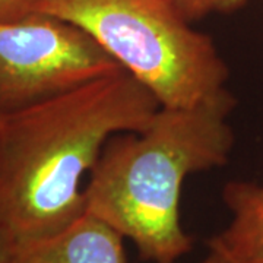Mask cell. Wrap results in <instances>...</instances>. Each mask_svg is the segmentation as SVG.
Returning <instances> with one entry per match:
<instances>
[{
    "label": "cell",
    "instance_id": "1",
    "mask_svg": "<svg viewBox=\"0 0 263 263\" xmlns=\"http://www.w3.org/2000/svg\"><path fill=\"white\" fill-rule=\"evenodd\" d=\"M161 108L127 70L0 114V228L16 250L86 212L84 183L107 141L141 132Z\"/></svg>",
    "mask_w": 263,
    "mask_h": 263
},
{
    "label": "cell",
    "instance_id": "2",
    "mask_svg": "<svg viewBox=\"0 0 263 263\" xmlns=\"http://www.w3.org/2000/svg\"><path fill=\"white\" fill-rule=\"evenodd\" d=\"M235 105L226 86L190 107H161L143 130L111 136L84 186L86 212L130 238L145 262L176 263L190 253L181 187L190 174L228 162Z\"/></svg>",
    "mask_w": 263,
    "mask_h": 263
},
{
    "label": "cell",
    "instance_id": "3",
    "mask_svg": "<svg viewBox=\"0 0 263 263\" xmlns=\"http://www.w3.org/2000/svg\"><path fill=\"white\" fill-rule=\"evenodd\" d=\"M88 32L161 107H190L226 88L230 69L211 35L167 0H31Z\"/></svg>",
    "mask_w": 263,
    "mask_h": 263
},
{
    "label": "cell",
    "instance_id": "4",
    "mask_svg": "<svg viewBox=\"0 0 263 263\" xmlns=\"http://www.w3.org/2000/svg\"><path fill=\"white\" fill-rule=\"evenodd\" d=\"M123 70L94 38L63 19L29 12L0 22V114Z\"/></svg>",
    "mask_w": 263,
    "mask_h": 263
},
{
    "label": "cell",
    "instance_id": "5",
    "mask_svg": "<svg viewBox=\"0 0 263 263\" xmlns=\"http://www.w3.org/2000/svg\"><path fill=\"white\" fill-rule=\"evenodd\" d=\"M123 237L85 212L59 234L16 250V263H127Z\"/></svg>",
    "mask_w": 263,
    "mask_h": 263
},
{
    "label": "cell",
    "instance_id": "6",
    "mask_svg": "<svg viewBox=\"0 0 263 263\" xmlns=\"http://www.w3.org/2000/svg\"><path fill=\"white\" fill-rule=\"evenodd\" d=\"M222 200L231 212V221L212 240L238 263H263V184L228 181Z\"/></svg>",
    "mask_w": 263,
    "mask_h": 263
},
{
    "label": "cell",
    "instance_id": "7",
    "mask_svg": "<svg viewBox=\"0 0 263 263\" xmlns=\"http://www.w3.org/2000/svg\"><path fill=\"white\" fill-rule=\"evenodd\" d=\"M181 13V16L193 22L214 13H233L241 9L249 0H167Z\"/></svg>",
    "mask_w": 263,
    "mask_h": 263
},
{
    "label": "cell",
    "instance_id": "8",
    "mask_svg": "<svg viewBox=\"0 0 263 263\" xmlns=\"http://www.w3.org/2000/svg\"><path fill=\"white\" fill-rule=\"evenodd\" d=\"M31 0H0V22H13L29 13Z\"/></svg>",
    "mask_w": 263,
    "mask_h": 263
},
{
    "label": "cell",
    "instance_id": "9",
    "mask_svg": "<svg viewBox=\"0 0 263 263\" xmlns=\"http://www.w3.org/2000/svg\"><path fill=\"white\" fill-rule=\"evenodd\" d=\"M208 247H209V253L200 263H238L226 249H222L212 238L208 240Z\"/></svg>",
    "mask_w": 263,
    "mask_h": 263
},
{
    "label": "cell",
    "instance_id": "10",
    "mask_svg": "<svg viewBox=\"0 0 263 263\" xmlns=\"http://www.w3.org/2000/svg\"><path fill=\"white\" fill-rule=\"evenodd\" d=\"M0 263H16V245L0 228Z\"/></svg>",
    "mask_w": 263,
    "mask_h": 263
}]
</instances>
